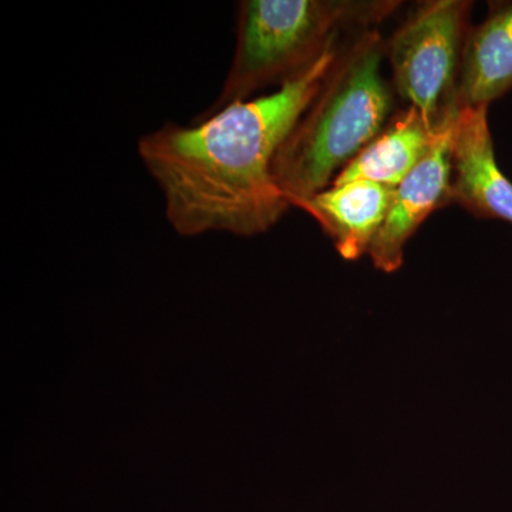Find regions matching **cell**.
<instances>
[{
  "mask_svg": "<svg viewBox=\"0 0 512 512\" xmlns=\"http://www.w3.org/2000/svg\"><path fill=\"white\" fill-rule=\"evenodd\" d=\"M345 39L268 96L229 104L190 127L167 123L138 141L171 227L183 237H252L291 208L274 178L282 144L311 106Z\"/></svg>",
  "mask_w": 512,
  "mask_h": 512,
  "instance_id": "1",
  "label": "cell"
},
{
  "mask_svg": "<svg viewBox=\"0 0 512 512\" xmlns=\"http://www.w3.org/2000/svg\"><path fill=\"white\" fill-rule=\"evenodd\" d=\"M377 29L345 40L311 106L282 144L274 178L289 205L328 188L394 114V89L383 76Z\"/></svg>",
  "mask_w": 512,
  "mask_h": 512,
  "instance_id": "2",
  "label": "cell"
},
{
  "mask_svg": "<svg viewBox=\"0 0 512 512\" xmlns=\"http://www.w3.org/2000/svg\"><path fill=\"white\" fill-rule=\"evenodd\" d=\"M397 0H244L237 46L221 93L202 116L254 99L308 69L343 33L376 29L400 9Z\"/></svg>",
  "mask_w": 512,
  "mask_h": 512,
  "instance_id": "3",
  "label": "cell"
},
{
  "mask_svg": "<svg viewBox=\"0 0 512 512\" xmlns=\"http://www.w3.org/2000/svg\"><path fill=\"white\" fill-rule=\"evenodd\" d=\"M473 2L429 0L384 42L394 93L434 131L456 119L457 86Z\"/></svg>",
  "mask_w": 512,
  "mask_h": 512,
  "instance_id": "4",
  "label": "cell"
},
{
  "mask_svg": "<svg viewBox=\"0 0 512 512\" xmlns=\"http://www.w3.org/2000/svg\"><path fill=\"white\" fill-rule=\"evenodd\" d=\"M456 120L441 130L427 156L394 191L392 207L367 254L384 274L399 271L410 238L434 211L450 205L451 147Z\"/></svg>",
  "mask_w": 512,
  "mask_h": 512,
  "instance_id": "5",
  "label": "cell"
},
{
  "mask_svg": "<svg viewBox=\"0 0 512 512\" xmlns=\"http://www.w3.org/2000/svg\"><path fill=\"white\" fill-rule=\"evenodd\" d=\"M488 107L458 110L451 147L448 204L477 218L512 225V183L495 160Z\"/></svg>",
  "mask_w": 512,
  "mask_h": 512,
  "instance_id": "6",
  "label": "cell"
},
{
  "mask_svg": "<svg viewBox=\"0 0 512 512\" xmlns=\"http://www.w3.org/2000/svg\"><path fill=\"white\" fill-rule=\"evenodd\" d=\"M394 191L372 181H352L329 185L293 207L318 222L343 259L357 261L369 254L392 207Z\"/></svg>",
  "mask_w": 512,
  "mask_h": 512,
  "instance_id": "7",
  "label": "cell"
},
{
  "mask_svg": "<svg viewBox=\"0 0 512 512\" xmlns=\"http://www.w3.org/2000/svg\"><path fill=\"white\" fill-rule=\"evenodd\" d=\"M512 90V2H490L468 33L457 86L458 110L488 107Z\"/></svg>",
  "mask_w": 512,
  "mask_h": 512,
  "instance_id": "8",
  "label": "cell"
},
{
  "mask_svg": "<svg viewBox=\"0 0 512 512\" xmlns=\"http://www.w3.org/2000/svg\"><path fill=\"white\" fill-rule=\"evenodd\" d=\"M443 128L434 131L414 107L396 111L383 130L336 175L330 185L372 181L387 187H399L427 156Z\"/></svg>",
  "mask_w": 512,
  "mask_h": 512,
  "instance_id": "9",
  "label": "cell"
}]
</instances>
